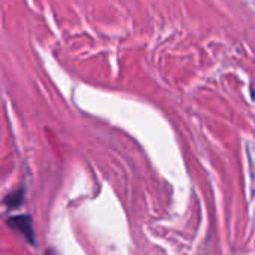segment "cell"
Wrapping results in <instances>:
<instances>
[{"instance_id": "cell-1", "label": "cell", "mask_w": 255, "mask_h": 255, "mask_svg": "<svg viewBox=\"0 0 255 255\" xmlns=\"http://www.w3.org/2000/svg\"><path fill=\"white\" fill-rule=\"evenodd\" d=\"M7 226L22 235L31 245H34V230H33V223L28 215H18L7 218Z\"/></svg>"}, {"instance_id": "cell-2", "label": "cell", "mask_w": 255, "mask_h": 255, "mask_svg": "<svg viewBox=\"0 0 255 255\" xmlns=\"http://www.w3.org/2000/svg\"><path fill=\"white\" fill-rule=\"evenodd\" d=\"M22 196H24V191H22V190H18V191L9 194V196L6 197L4 203H6L10 209H15V208H18V206L22 203Z\"/></svg>"}, {"instance_id": "cell-3", "label": "cell", "mask_w": 255, "mask_h": 255, "mask_svg": "<svg viewBox=\"0 0 255 255\" xmlns=\"http://www.w3.org/2000/svg\"><path fill=\"white\" fill-rule=\"evenodd\" d=\"M45 255H55V253H54V251H46V254Z\"/></svg>"}]
</instances>
